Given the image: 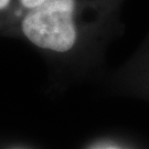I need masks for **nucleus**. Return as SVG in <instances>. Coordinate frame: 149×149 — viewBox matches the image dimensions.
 Returning <instances> with one entry per match:
<instances>
[{"label": "nucleus", "mask_w": 149, "mask_h": 149, "mask_svg": "<svg viewBox=\"0 0 149 149\" xmlns=\"http://www.w3.org/2000/svg\"><path fill=\"white\" fill-rule=\"evenodd\" d=\"M73 11L74 0H44L28 12L22 31L40 48L66 52L76 40Z\"/></svg>", "instance_id": "f257e3e1"}, {"label": "nucleus", "mask_w": 149, "mask_h": 149, "mask_svg": "<svg viewBox=\"0 0 149 149\" xmlns=\"http://www.w3.org/2000/svg\"><path fill=\"white\" fill-rule=\"evenodd\" d=\"M44 0H21L22 5L24 6L26 8H29V9H33L38 7L39 5H41Z\"/></svg>", "instance_id": "f03ea898"}, {"label": "nucleus", "mask_w": 149, "mask_h": 149, "mask_svg": "<svg viewBox=\"0 0 149 149\" xmlns=\"http://www.w3.org/2000/svg\"><path fill=\"white\" fill-rule=\"evenodd\" d=\"M10 0H0V9H3L5 7H7V5L9 3Z\"/></svg>", "instance_id": "7ed1b4c3"}]
</instances>
